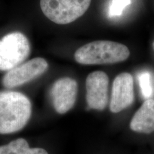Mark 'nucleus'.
Instances as JSON below:
<instances>
[{"label":"nucleus","instance_id":"5","mask_svg":"<svg viewBox=\"0 0 154 154\" xmlns=\"http://www.w3.org/2000/svg\"><path fill=\"white\" fill-rule=\"evenodd\" d=\"M48 69V63L43 58L36 57L8 71L4 76L2 84L11 88L29 82L44 74Z\"/></svg>","mask_w":154,"mask_h":154},{"label":"nucleus","instance_id":"8","mask_svg":"<svg viewBox=\"0 0 154 154\" xmlns=\"http://www.w3.org/2000/svg\"><path fill=\"white\" fill-rule=\"evenodd\" d=\"M134 82L132 75L124 72L114 79L109 109L112 113L121 112L132 104L134 100Z\"/></svg>","mask_w":154,"mask_h":154},{"label":"nucleus","instance_id":"6","mask_svg":"<svg viewBox=\"0 0 154 154\" xmlns=\"http://www.w3.org/2000/svg\"><path fill=\"white\" fill-rule=\"evenodd\" d=\"M109 79L105 72L96 71L88 75L86 80V99L89 109L103 111L109 101Z\"/></svg>","mask_w":154,"mask_h":154},{"label":"nucleus","instance_id":"4","mask_svg":"<svg viewBox=\"0 0 154 154\" xmlns=\"http://www.w3.org/2000/svg\"><path fill=\"white\" fill-rule=\"evenodd\" d=\"M30 53L28 38L21 32H12L0 39V71H9L21 64Z\"/></svg>","mask_w":154,"mask_h":154},{"label":"nucleus","instance_id":"11","mask_svg":"<svg viewBox=\"0 0 154 154\" xmlns=\"http://www.w3.org/2000/svg\"><path fill=\"white\" fill-rule=\"evenodd\" d=\"M138 80L144 99H149L153 94V81L149 72H142L138 75Z\"/></svg>","mask_w":154,"mask_h":154},{"label":"nucleus","instance_id":"7","mask_svg":"<svg viewBox=\"0 0 154 154\" xmlns=\"http://www.w3.org/2000/svg\"><path fill=\"white\" fill-rule=\"evenodd\" d=\"M77 92L78 84L74 79L63 77L56 81L50 91L55 111L59 114L70 111L76 102Z\"/></svg>","mask_w":154,"mask_h":154},{"label":"nucleus","instance_id":"2","mask_svg":"<svg viewBox=\"0 0 154 154\" xmlns=\"http://www.w3.org/2000/svg\"><path fill=\"white\" fill-rule=\"evenodd\" d=\"M130 56L128 48L118 42L99 40L81 47L74 54L77 63L84 65L112 64L126 61Z\"/></svg>","mask_w":154,"mask_h":154},{"label":"nucleus","instance_id":"1","mask_svg":"<svg viewBox=\"0 0 154 154\" xmlns=\"http://www.w3.org/2000/svg\"><path fill=\"white\" fill-rule=\"evenodd\" d=\"M32 114L27 96L17 91L0 92V134H12L26 126Z\"/></svg>","mask_w":154,"mask_h":154},{"label":"nucleus","instance_id":"12","mask_svg":"<svg viewBox=\"0 0 154 154\" xmlns=\"http://www.w3.org/2000/svg\"><path fill=\"white\" fill-rule=\"evenodd\" d=\"M131 3V0H112L109 9L110 17L121 16L124 9Z\"/></svg>","mask_w":154,"mask_h":154},{"label":"nucleus","instance_id":"13","mask_svg":"<svg viewBox=\"0 0 154 154\" xmlns=\"http://www.w3.org/2000/svg\"><path fill=\"white\" fill-rule=\"evenodd\" d=\"M153 49H154V42H153Z\"/></svg>","mask_w":154,"mask_h":154},{"label":"nucleus","instance_id":"9","mask_svg":"<svg viewBox=\"0 0 154 154\" xmlns=\"http://www.w3.org/2000/svg\"><path fill=\"white\" fill-rule=\"evenodd\" d=\"M130 128L139 134L154 132V99H146L130 121Z\"/></svg>","mask_w":154,"mask_h":154},{"label":"nucleus","instance_id":"3","mask_svg":"<svg viewBox=\"0 0 154 154\" xmlns=\"http://www.w3.org/2000/svg\"><path fill=\"white\" fill-rule=\"evenodd\" d=\"M91 0H40L44 14L57 24H70L84 15Z\"/></svg>","mask_w":154,"mask_h":154},{"label":"nucleus","instance_id":"10","mask_svg":"<svg viewBox=\"0 0 154 154\" xmlns=\"http://www.w3.org/2000/svg\"><path fill=\"white\" fill-rule=\"evenodd\" d=\"M0 154H48L42 148H30L24 138H18L10 143L0 146Z\"/></svg>","mask_w":154,"mask_h":154}]
</instances>
